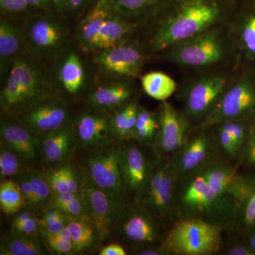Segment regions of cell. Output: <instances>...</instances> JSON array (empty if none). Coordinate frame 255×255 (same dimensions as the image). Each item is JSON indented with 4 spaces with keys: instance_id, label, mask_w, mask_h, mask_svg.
<instances>
[{
    "instance_id": "1",
    "label": "cell",
    "mask_w": 255,
    "mask_h": 255,
    "mask_svg": "<svg viewBox=\"0 0 255 255\" xmlns=\"http://www.w3.org/2000/svg\"><path fill=\"white\" fill-rule=\"evenodd\" d=\"M239 206L210 186L202 167L177 179L175 219H198L230 229L236 224Z\"/></svg>"
},
{
    "instance_id": "2",
    "label": "cell",
    "mask_w": 255,
    "mask_h": 255,
    "mask_svg": "<svg viewBox=\"0 0 255 255\" xmlns=\"http://www.w3.org/2000/svg\"><path fill=\"white\" fill-rule=\"evenodd\" d=\"M221 10L219 0H180L156 32L154 50L170 48L206 31Z\"/></svg>"
},
{
    "instance_id": "3",
    "label": "cell",
    "mask_w": 255,
    "mask_h": 255,
    "mask_svg": "<svg viewBox=\"0 0 255 255\" xmlns=\"http://www.w3.org/2000/svg\"><path fill=\"white\" fill-rule=\"evenodd\" d=\"M50 84L36 64L24 58H16L10 64L7 76L1 91L3 112H18L48 100Z\"/></svg>"
},
{
    "instance_id": "4",
    "label": "cell",
    "mask_w": 255,
    "mask_h": 255,
    "mask_svg": "<svg viewBox=\"0 0 255 255\" xmlns=\"http://www.w3.org/2000/svg\"><path fill=\"white\" fill-rule=\"evenodd\" d=\"M224 231L201 220H177L162 245L169 255H215L222 248Z\"/></svg>"
},
{
    "instance_id": "5",
    "label": "cell",
    "mask_w": 255,
    "mask_h": 255,
    "mask_svg": "<svg viewBox=\"0 0 255 255\" xmlns=\"http://www.w3.org/2000/svg\"><path fill=\"white\" fill-rule=\"evenodd\" d=\"M177 182L169 158H157L145 189L135 201L161 227L175 219L174 198Z\"/></svg>"
},
{
    "instance_id": "6",
    "label": "cell",
    "mask_w": 255,
    "mask_h": 255,
    "mask_svg": "<svg viewBox=\"0 0 255 255\" xmlns=\"http://www.w3.org/2000/svg\"><path fill=\"white\" fill-rule=\"evenodd\" d=\"M93 150L86 162V177L116 201L124 204L126 191L121 171L120 149L110 145Z\"/></svg>"
},
{
    "instance_id": "7",
    "label": "cell",
    "mask_w": 255,
    "mask_h": 255,
    "mask_svg": "<svg viewBox=\"0 0 255 255\" xmlns=\"http://www.w3.org/2000/svg\"><path fill=\"white\" fill-rule=\"evenodd\" d=\"M255 110V90L248 80H241L220 97L212 110L203 120L201 128H207L228 121H238Z\"/></svg>"
},
{
    "instance_id": "8",
    "label": "cell",
    "mask_w": 255,
    "mask_h": 255,
    "mask_svg": "<svg viewBox=\"0 0 255 255\" xmlns=\"http://www.w3.org/2000/svg\"><path fill=\"white\" fill-rule=\"evenodd\" d=\"M220 148L216 137L205 130L189 137L187 142L169 158L171 168L177 179L219 159Z\"/></svg>"
},
{
    "instance_id": "9",
    "label": "cell",
    "mask_w": 255,
    "mask_h": 255,
    "mask_svg": "<svg viewBox=\"0 0 255 255\" xmlns=\"http://www.w3.org/2000/svg\"><path fill=\"white\" fill-rule=\"evenodd\" d=\"M223 47L214 31H204L172 47L171 59L189 67H204L222 59Z\"/></svg>"
},
{
    "instance_id": "10",
    "label": "cell",
    "mask_w": 255,
    "mask_h": 255,
    "mask_svg": "<svg viewBox=\"0 0 255 255\" xmlns=\"http://www.w3.org/2000/svg\"><path fill=\"white\" fill-rule=\"evenodd\" d=\"M82 196L86 215L95 226L98 241H102L110 234L125 204L116 201L87 177L83 182Z\"/></svg>"
},
{
    "instance_id": "11",
    "label": "cell",
    "mask_w": 255,
    "mask_h": 255,
    "mask_svg": "<svg viewBox=\"0 0 255 255\" xmlns=\"http://www.w3.org/2000/svg\"><path fill=\"white\" fill-rule=\"evenodd\" d=\"M188 124L175 109L167 102L159 109L158 128L152 144L157 158H167L174 155L188 138Z\"/></svg>"
},
{
    "instance_id": "12",
    "label": "cell",
    "mask_w": 255,
    "mask_h": 255,
    "mask_svg": "<svg viewBox=\"0 0 255 255\" xmlns=\"http://www.w3.org/2000/svg\"><path fill=\"white\" fill-rule=\"evenodd\" d=\"M115 225L124 239L130 243L154 246L161 241L160 225L136 204L124 205Z\"/></svg>"
},
{
    "instance_id": "13",
    "label": "cell",
    "mask_w": 255,
    "mask_h": 255,
    "mask_svg": "<svg viewBox=\"0 0 255 255\" xmlns=\"http://www.w3.org/2000/svg\"><path fill=\"white\" fill-rule=\"evenodd\" d=\"M69 109L63 100L49 98L20 112L18 122L40 137L68 124Z\"/></svg>"
},
{
    "instance_id": "14",
    "label": "cell",
    "mask_w": 255,
    "mask_h": 255,
    "mask_svg": "<svg viewBox=\"0 0 255 255\" xmlns=\"http://www.w3.org/2000/svg\"><path fill=\"white\" fill-rule=\"evenodd\" d=\"M25 41L33 54H55L63 46L65 33L58 20L48 14L32 16L26 24Z\"/></svg>"
},
{
    "instance_id": "15",
    "label": "cell",
    "mask_w": 255,
    "mask_h": 255,
    "mask_svg": "<svg viewBox=\"0 0 255 255\" xmlns=\"http://www.w3.org/2000/svg\"><path fill=\"white\" fill-rule=\"evenodd\" d=\"M153 165L137 146L128 144L120 148V167L126 194H131L135 201L145 189Z\"/></svg>"
},
{
    "instance_id": "16",
    "label": "cell",
    "mask_w": 255,
    "mask_h": 255,
    "mask_svg": "<svg viewBox=\"0 0 255 255\" xmlns=\"http://www.w3.org/2000/svg\"><path fill=\"white\" fill-rule=\"evenodd\" d=\"M211 187L241 207L251 190L252 185L231 164L217 159L202 167ZM239 212V211H238Z\"/></svg>"
},
{
    "instance_id": "17",
    "label": "cell",
    "mask_w": 255,
    "mask_h": 255,
    "mask_svg": "<svg viewBox=\"0 0 255 255\" xmlns=\"http://www.w3.org/2000/svg\"><path fill=\"white\" fill-rule=\"evenodd\" d=\"M143 61L140 50L124 43L101 50L95 58L96 65L104 73L132 78L140 73Z\"/></svg>"
},
{
    "instance_id": "18",
    "label": "cell",
    "mask_w": 255,
    "mask_h": 255,
    "mask_svg": "<svg viewBox=\"0 0 255 255\" xmlns=\"http://www.w3.org/2000/svg\"><path fill=\"white\" fill-rule=\"evenodd\" d=\"M226 78L213 76L192 85L185 100V110L189 119H205L224 92Z\"/></svg>"
},
{
    "instance_id": "19",
    "label": "cell",
    "mask_w": 255,
    "mask_h": 255,
    "mask_svg": "<svg viewBox=\"0 0 255 255\" xmlns=\"http://www.w3.org/2000/svg\"><path fill=\"white\" fill-rule=\"evenodd\" d=\"M112 117L109 112L97 110L80 114L74 127L80 145L93 149L111 145L114 137Z\"/></svg>"
},
{
    "instance_id": "20",
    "label": "cell",
    "mask_w": 255,
    "mask_h": 255,
    "mask_svg": "<svg viewBox=\"0 0 255 255\" xmlns=\"http://www.w3.org/2000/svg\"><path fill=\"white\" fill-rule=\"evenodd\" d=\"M0 135L1 142L15 151L25 162L33 160L41 150V137L19 122L1 123Z\"/></svg>"
},
{
    "instance_id": "21",
    "label": "cell",
    "mask_w": 255,
    "mask_h": 255,
    "mask_svg": "<svg viewBox=\"0 0 255 255\" xmlns=\"http://www.w3.org/2000/svg\"><path fill=\"white\" fill-rule=\"evenodd\" d=\"M132 90L127 82H113L104 84L89 96L88 101L96 110L110 112L129 103Z\"/></svg>"
},
{
    "instance_id": "22",
    "label": "cell",
    "mask_w": 255,
    "mask_h": 255,
    "mask_svg": "<svg viewBox=\"0 0 255 255\" xmlns=\"http://www.w3.org/2000/svg\"><path fill=\"white\" fill-rule=\"evenodd\" d=\"M75 128L69 124L41 137V152L48 163L62 162L71 152L76 140Z\"/></svg>"
},
{
    "instance_id": "23",
    "label": "cell",
    "mask_w": 255,
    "mask_h": 255,
    "mask_svg": "<svg viewBox=\"0 0 255 255\" xmlns=\"http://www.w3.org/2000/svg\"><path fill=\"white\" fill-rule=\"evenodd\" d=\"M57 79L69 95H77L83 90L86 84V72L78 53L70 50L63 55L57 68Z\"/></svg>"
},
{
    "instance_id": "24",
    "label": "cell",
    "mask_w": 255,
    "mask_h": 255,
    "mask_svg": "<svg viewBox=\"0 0 255 255\" xmlns=\"http://www.w3.org/2000/svg\"><path fill=\"white\" fill-rule=\"evenodd\" d=\"M113 11L109 0H97L79 25L78 38L82 46L93 49L102 26Z\"/></svg>"
},
{
    "instance_id": "25",
    "label": "cell",
    "mask_w": 255,
    "mask_h": 255,
    "mask_svg": "<svg viewBox=\"0 0 255 255\" xmlns=\"http://www.w3.org/2000/svg\"><path fill=\"white\" fill-rule=\"evenodd\" d=\"M132 28L133 23L114 11L106 20L92 50L101 51L124 43Z\"/></svg>"
},
{
    "instance_id": "26",
    "label": "cell",
    "mask_w": 255,
    "mask_h": 255,
    "mask_svg": "<svg viewBox=\"0 0 255 255\" xmlns=\"http://www.w3.org/2000/svg\"><path fill=\"white\" fill-rule=\"evenodd\" d=\"M25 43V37L16 26L1 20L0 22V60L1 70L16 59Z\"/></svg>"
},
{
    "instance_id": "27",
    "label": "cell",
    "mask_w": 255,
    "mask_h": 255,
    "mask_svg": "<svg viewBox=\"0 0 255 255\" xmlns=\"http://www.w3.org/2000/svg\"><path fill=\"white\" fill-rule=\"evenodd\" d=\"M0 254L3 255H42L46 254L37 236L10 234L1 240Z\"/></svg>"
},
{
    "instance_id": "28",
    "label": "cell",
    "mask_w": 255,
    "mask_h": 255,
    "mask_svg": "<svg viewBox=\"0 0 255 255\" xmlns=\"http://www.w3.org/2000/svg\"><path fill=\"white\" fill-rule=\"evenodd\" d=\"M141 85L149 97L162 102L172 97L177 90L173 79L162 72H150L142 75Z\"/></svg>"
},
{
    "instance_id": "29",
    "label": "cell",
    "mask_w": 255,
    "mask_h": 255,
    "mask_svg": "<svg viewBox=\"0 0 255 255\" xmlns=\"http://www.w3.org/2000/svg\"><path fill=\"white\" fill-rule=\"evenodd\" d=\"M67 228L71 234L75 253L87 249L98 241L95 226L87 215L68 219Z\"/></svg>"
},
{
    "instance_id": "30",
    "label": "cell",
    "mask_w": 255,
    "mask_h": 255,
    "mask_svg": "<svg viewBox=\"0 0 255 255\" xmlns=\"http://www.w3.org/2000/svg\"><path fill=\"white\" fill-rule=\"evenodd\" d=\"M138 106L129 102L114 112L112 117V133L118 140H130L135 129Z\"/></svg>"
},
{
    "instance_id": "31",
    "label": "cell",
    "mask_w": 255,
    "mask_h": 255,
    "mask_svg": "<svg viewBox=\"0 0 255 255\" xmlns=\"http://www.w3.org/2000/svg\"><path fill=\"white\" fill-rule=\"evenodd\" d=\"M26 206V199L16 180L4 179L0 183V207L5 214H17Z\"/></svg>"
},
{
    "instance_id": "32",
    "label": "cell",
    "mask_w": 255,
    "mask_h": 255,
    "mask_svg": "<svg viewBox=\"0 0 255 255\" xmlns=\"http://www.w3.org/2000/svg\"><path fill=\"white\" fill-rule=\"evenodd\" d=\"M112 9L126 18L136 17L150 12L162 0H109Z\"/></svg>"
},
{
    "instance_id": "33",
    "label": "cell",
    "mask_w": 255,
    "mask_h": 255,
    "mask_svg": "<svg viewBox=\"0 0 255 255\" xmlns=\"http://www.w3.org/2000/svg\"><path fill=\"white\" fill-rule=\"evenodd\" d=\"M24 160L12 149L1 142L0 147V178L17 177L23 173Z\"/></svg>"
},
{
    "instance_id": "34",
    "label": "cell",
    "mask_w": 255,
    "mask_h": 255,
    "mask_svg": "<svg viewBox=\"0 0 255 255\" xmlns=\"http://www.w3.org/2000/svg\"><path fill=\"white\" fill-rule=\"evenodd\" d=\"M28 179L34 195L36 196L37 209L49 206L53 192L44 176L34 171L27 172Z\"/></svg>"
},
{
    "instance_id": "35",
    "label": "cell",
    "mask_w": 255,
    "mask_h": 255,
    "mask_svg": "<svg viewBox=\"0 0 255 255\" xmlns=\"http://www.w3.org/2000/svg\"><path fill=\"white\" fill-rule=\"evenodd\" d=\"M218 142L221 150L230 157L237 156L241 152V148L237 145L231 134L222 125L219 124L217 131Z\"/></svg>"
},
{
    "instance_id": "36",
    "label": "cell",
    "mask_w": 255,
    "mask_h": 255,
    "mask_svg": "<svg viewBox=\"0 0 255 255\" xmlns=\"http://www.w3.org/2000/svg\"><path fill=\"white\" fill-rule=\"evenodd\" d=\"M239 214L246 226L255 227V187L252 186L251 191L240 207Z\"/></svg>"
},
{
    "instance_id": "37",
    "label": "cell",
    "mask_w": 255,
    "mask_h": 255,
    "mask_svg": "<svg viewBox=\"0 0 255 255\" xmlns=\"http://www.w3.org/2000/svg\"><path fill=\"white\" fill-rule=\"evenodd\" d=\"M242 41L248 53L255 55V13L245 22L242 31Z\"/></svg>"
},
{
    "instance_id": "38",
    "label": "cell",
    "mask_w": 255,
    "mask_h": 255,
    "mask_svg": "<svg viewBox=\"0 0 255 255\" xmlns=\"http://www.w3.org/2000/svg\"><path fill=\"white\" fill-rule=\"evenodd\" d=\"M44 177L51 188L53 194L70 192L61 167L52 169L47 172Z\"/></svg>"
},
{
    "instance_id": "39",
    "label": "cell",
    "mask_w": 255,
    "mask_h": 255,
    "mask_svg": "<svg viewBox=\"0 0 255 255\" xmlns=\"http://www.w3.org/2000/svg\"><path fill=\"white\" fill-rule=\"evenodd\" d=\"M65 215L68 219L80 217L86 215L85 211V202H84L83 196L82 194L76 199L70 201L68 204L60 206L58 209Z\"/></svg>"
},
{
    "instance_id": "40",
    "label": "cell",
    "mask_w": 255,
    "mask_h": 255,
    "mask_svg": "<svg viewBox=\"0 0 255 255\" xmlns=\"http://www.w3.org/2000/svg\"><path fill=\"white\" fill-rule=\"evenodd\" d=\"M220 124L230 132L235 141L242 150L247 139L246 128L244 125L238 121H228Z\"/></svg>"
},
{
    "instance_id": "41",
    "label": "cell",
    "mask_w": 255,
    "mask_h": 255,
    "mask_svg": "<svg viewBox=\"0 0 255 255\" xmlns=\"http://www.w3.org/2000/svg\"><path fill=\"white\" fill-rule=\"evenodd\" d=\"M92 0H53V7L60 13L77 12L85 7Z\"/></svg>"
},
{
    "instance_id": "42",
    "label": "cell",
    "mask_w": 255,
    "mask_h": 255,
    "mask_svg": "<svg viewBox=\"0 0 255 255\" xmlns=\"http://www.w3.org/2000/svg\"><path fill=\"white\" fill-rule=\"evenodd\" d=\"M16 177L17 179H16V181L19 184L20 188H21L25 199H26V206H29V208H31V209L37 210L36 196L32 189L28 174L22 173Z\"/></svg>"
},
{
    "instance_id": "43",
    "label": "cell",
    "mask_w": 255,
    "mask_h": 255,
    "mask_svg": "<svg viewBox=\"0 0 255 255\" xmlns=\"http://www.w3.org/2000/svg\"><path fill=\"white\" fill-rule=\"evenodd\" d=\"M50 249L61 255H70L75 253V247L72 242L62 241L50 236H43Z\"/></svg>"
},
{
    "instance_id": "44",
    "label": "cell",
    "mask_w": 255,
    "mask_h": 255,
    "mask_svg": "<svg viewBox=\"0 0 255 255\" xmlns=\"http://www.w3.org/2000/svg\"><path fill=\"white\" fill-rule=\"evenodd\" d=\"M1 11L10 14H21L29 9L26 0H0Z\"/></svg>"
},
{
    "instance_id": "45",
    "label": "cell",
    "mask_w": 255,
    "mask_h": 255,
    "mask_svg": "<svg viewBox=\"0 0 255 255\" xmlns=\"http://www.w3.org/2000/svg\"><path fill=\"white\" fill-rule=\"evenodd\" d=\"M61 168L70 192L75 194L81 193L83 183L80 182V177H78L75 169L68 165L63 166Z\"/></svg>"
},
{
    "instance_id": "46",
    "label": "cell",
    "mask_w": 255,
    "mask_h": 255,
    "mask_svg": "<svg viewBox=\"0 0 255 255\" xmlns=\"http://www.w3.org/2000/svg\"><path fill=\"white\" fill-rule=\"evenodd\" d=\"M157 132V129L147 127H137L132 133V140H137L146 145H152Z\"/></svg>"
},
{
    "instance_id": "47",
    "label": "cell",
    "mask_w": 255,
    "mask_h": 255,
    "mask_svg": "<svg viewBox=\"0 0 255 255\" xmlns=\"http://www.w3.org/2000/svg\"><path fill=\"white\" fill-rule=\"evenodd\" d=\"M38 231H41L39 219L33 216L17 229L11 231V234L16 236H37Z\"/></svg>"
},
{
    "instance_id": "48",
    "label": "cell",
    "mask_w": 255,
    "mask_h": 255,
    "mask_svg": "<svg viewBox=\"0 0 255 255\" xmlns=\"http://www.w3.org/2000/svg\"><path fill=\"white\" fill-rule=\"evenodd\" d=\"M147 127L157 130L158 119H156L148 111L138 107L135 126V127Z\"/></svg>"
},
{
    "instance_id": "49",
    "label": "cell",
    "mask_w": 255,
    "mask_h": 255,
    "mask_svg": "<svg viewBox=\"0 0 255 255\" xmlns=\"http://www.w3.org/2000/svg\"><path fill=\"white\" fill-rule=\"evenodd\" d=\"M65 219H68V218L59 209H48V211H47L43 215L41 219H39L40 226H41V228L44 227V226H48L52 223L58 222V221Z\"/></svg>"
},
{
    "instance_id": "50",
    "label": "cell",
    "mask_w": 255,
    "mask_h": 255,
    "mask_svg": "<svg viewBox=\"0 0 255 255\" xmlns=\"http://www.w3.org/2000/svg\"><path fill=\"white\" fill-rule=\"evenodd\" d=\"M227 255H255V253L247 244L233 243L229 244L224 251Z\"/></svg>"
},
{
    "instance_id": "51",
    "label": "cell",
    "mask_w": 255,
    "mask_h": 255,
    "mask_svg": "<svg viewBox=\"0 0 255 255\" xmlns=\"http://www.w3.org/2000/svg\"><path fill=\"white\" fill-rule=\"evenodd\" d=\"M134 254L138 255H169L168 252L164 249L162 245L159 247H144L134 252Z\"/></svg>"
},
{
    "instance_id": "52",
    "label": "cell",
    "mask_w": 255,
    "mask_h": 255,
    "mask_svg": "<svg viewBox=\"0 0 255 255\" xmlns=\"http://www.w3.org/2000/svg\"><path fill=\"white\" fill-rule=\"evenodd\" d=\"M67 223H68V219H65L42 227L41 228V234L52 235L59 233L62 230L66 227Z\"/></svg>"
},
{
    "instance_id": "53",
    "label": "cell",
    "mask_w": 255,
    "mask_h": 255,
    "mask_svg": "<svg viewBox=\"0 0 255 255\" xmlns=\"http://www.w3.org/2000/svg\"><path fill=\"white\" fill-rule=\"evenodd\" d=\"M33 215L31 212L28 211H20L17 214H16L14 220L11 224V231L17 229L20 226H22L23 223L26 222L28 220L31 219Z\"/></svg>"
},
{
    "instance_id": "54",
    "label": "cell",
    "mask_w": 255,
    "mask_h": 255,
    "mask_svg": "<svg viewBox=\"0 0 255 255\" xmlns=\"http://www.w3.org/2000/svg\"><path fill=\"white\" fill-rule=\"evenodd\" d=\"M100 255H126L127 251L121 245L111 244L102 248L100 251Z\"/></svg>"
},
{
    "instance_id": "55",
    "label": "cell",
    "mask_w": 255,
    "mask_h": 255,
    "mask_svg": "<svg viewBox=\"0 0 255 255\" xmlns=\"http://www.w3.org/2000/svg\"><path fill=\"white\" fill-rule=\"evenodd\" d=\"M246 159L249 163L255 164V134L251 135L247 145Z\"/></svg>"
},
{
    "instance_id": "56",
    "label": "cell",
    "mask_w": 255,
    "mask_h": 255,
    "mask_svg": "<svg viewBox=\"0 0 255 255\" xmlns=\"http://www.w3.org/2000/svg\"><path fill=\"white\" fill-rule=\"evenodd\" d=\"M30 7L46 11L53 6V0H26Z\"/></svg>"
},
{
    "instance_id": "57",
    "label": "cell",
    "mask_w": 255,
    "mask_h": 255,
    "mask_svg": "<svg viewBox=\"0 0 255 255\" xmlns=\"http://www.w3.org/2000/svg\"><path fill=\"white\" fill-rule=\"evenodd\" d=\"M255 253V229L252 231L248 236V243H246Z\"/></svg>"
}]
</instances>
